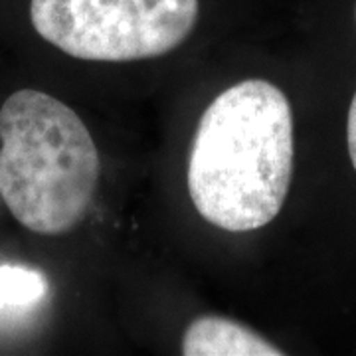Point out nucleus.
<instances>
[{"instance_id": "1", "label": "nucleus", "mask_w": 356, "mask_h": 356, "mask_svg": "<svg viewBox=\"0 0 356 356\" xmlns=\"http://www.w3.org/2000/svg\"><path fill=\"white\" fill-rule=\"evenodd\" d=\"M293 159V113L285 93L266 79L240 81L200 115L186 175L192 204L220 229L264 228L285 204Z\"/></svg>"}, {"instance_id": "2", "label": "nucleus", "mask_w": 356, "mask_h": 356, "mask_svg": "<svg viewBox=\"0 0 356 356\" xmlns=\"http://www.w3.org/2000/svg\"><path fill=\"white\" fill-rule=\"evenodd\" d=\"M0 196L24 228L60 236L86 218L99 178V153L79 115L36 89L0 107Z\"/></svg>"}, {"instance_id": "3", "label": "nucleus", "mask_w": 356, "mask_h": 356, "mask_svg": "<svg viewBox=\"0 0 356 356\" xmlns=\"http://www.w3.org/2000/svg\"><path fill=\"white\" fill-rule=\"evenodd\" d=\"M198 0H32L30 20L46 42L88 62L165 56L191 36Z\"/></svg>"}, {"instance_id": "4", "label": "nucleus", "mask_w": 356, "mask_h": 356, "mask_svg": "<svg viewBox=\"0 0 356 356\" xmlns=\"http://www.w3.org/2000/svg\"><path fill=\"white\" fill-rule=\"evenodd\" d=\"M184 356H280L281 350L254 329L224 317H198L182 337Z\"/></svg>"}, {"instance_id": "5", "label": "nucleus", "mask_w": 356, "mask_h": 356, "mask_svg": "<svg viewBox=\"0 0 356 356\" xmlns=\"http://www.w3.org/2000/svg\"><path fill=\"white\" fill-rule=\"evenodd\" d=\"M48 280L32 267L0 266V311L8 307H30L44 299Z\"/></svg>"}, {"instance_id": "6", "label": "nucleus", "mask_w": 356, "mask_h": 356, "mask_svg": "<svg viewBox=\"0 0 356 356\" xmlns=\"http://www.w3.org/2000/svg\"><path fill=\"white\" fill-rule=\"evenodd\" d=\"M346 147H348L350 163L356 170V91L348 107V117H346Z\"/></svg>"}, {"instance_id": "7", "label": "nucleus", "mask_w": 356, "mask_h": 356, "mask_svg": "<svg viewBox=\"0 0 356 356\" xmlns=\"http://www.w3.org/2000/svg\"><path fill=\"white\" fill-rule=\"evenodd\" d=\"M355 14H356V13H355Z\"/></svg>"}]
</instances>
